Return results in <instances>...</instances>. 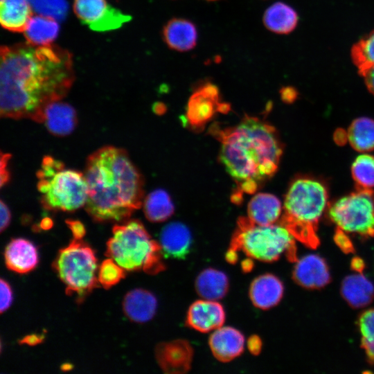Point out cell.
<instances>
[{
	"mask_svg": "<svg viewBox=\"0 0 374 374\" xmlns=\"http://www.w3.org/2000/svg\"><path fill=\"white\" fill-rule=\"evenodd\" d=\"M74 80L71 54L55 45L1 48V117L43 123L46 107L60 100Z\"/></svg>",
	"mask_w": 374,
	"mask_h": 374,
	"instance_id": "obj_1",
	"label": "cell"
},
{
	"mask_svg": "<svg viewBox=\"0 0 374 374\" xmlns=\"http://www.w3.org/2000/svg\"><path fill=\"white\" fill-rule=\"evenodd\" d=\"M87 185L84 205L98 222H124L141 208L143 181L125 150L103 147L88 158L84 173Z\"/></svg>",
	"mask_w": 374,
	"mask_h": 374,
	"instance_id": "obj_2",
	"label": "cell"
},
{
	"mask_svg": "<svg viewBox=\"0 0 374 374\" xmlns=\"http://www.w3.org/2000/svg\"><path fill=\"white\" fill-rule=\"evenodd\" d=\"M213 130L221 143L220 160L241 191L253 193L275 174L283 145L272 125L246 116L235 126Z\"/></svg>",
	"mask_w": 374,
	"mask_h": 374,
	"instance_id": "obj_3",
	"label": "cell"
},
{
	"mask_svg": "<svg viewBox=\"0 0 374 374\" xmlns=\"http://www.w3.org/2000/svg\"><path fill=\"white\" fill-rule=\"evenodd\" d=\"M326 187L321 181L299 177L290 184L285 197L280 224L294 238L311 249L320 244L319 221L328 206Z\"/></svg>",
	"mask_w": 374,
	"mask_h": 374,
	"instance_id": "obj_4",
	"label": "cell"
},
{
	"mask_svg": "<svg viewBox=\"0 0 374 374\" xmlns=\"http://www.w3.org/2000/svg\"><path fill=\"white\" fill-rule=\"evenodd\" d=\"M112 232L106 256L125 270L155 274L165 268L160 244L152 239L140 221L128 220L115 225Z\"/></svg>",
	"mask_w": 374,
	"mask_h": 374,
	"instance_id": "obj_5",
	"label": "cell"
},
{
	"mask_svg": "<svg viewBox=\"0 0 374 374\" xmlns=\"http://www.w3.org/2000/svg\"><path fill=\"white\" fill-rule=\"evenodd\" d=\"M294 236L282 224L258 225L248 217H240L229 251H243L248 257L262 262H274L285 255L296 262Z\"/></svg>",
	"mask_w": 374,
	"mask_h": 374,
	"instance_id": "obj_6",
	"label": "cell"
},
{
	"mask_svg": "<svg viewBox=\"0 0 374 374\" xmlns=\"http://www.w3.org/2000/svg\"><path fill=\"white\" fill-rule=\"evenodd\" d=\"M37 175V188L45 208L71 212L85 205L87 185L82 172L66 169L60 161L47 156L43 159Z\"/></svg>",
	"mask_w": 374,
	"mask_h": 374,
	"instance_id": "obj_7",
	"label": "cell"
},
{
	"mask_svg": "<svg viewBox=\"0 0 374 374\" xmlns=\"http://www.w3.org/2000/svg\"><path fill=\"white\" fill-rule=\"evenodd\" d=\"M53 268L66 285L69 295L76 294L82 300L98 286L95 253L82 240L74 239L60 249Z\"/></svg>",
	"mask_w": 374,
	"mask_h": 374,
	"instance_id": "obj_8",
	"label": "cell"
},
{
	"mask_svg": "<svg viewBox=\"0 0 374 374\" xmlns=\"http://www.w3.org/2000/svg\"><path fill=\"white\" fill-rule=\"evenodd\" d=\"M328 214L339 228L364 238L374 236V191L357 187V190L337 200Z\"/></svg>",
	"mask_w": 374,
	"mask_h": 374,
	"instance_id": "obj_9",
	"label": "cell"
},
{
	"mask_svg": "<svg viewBox=\"0 0 374 374\" xmlns=\"http://www.w3.org/2000/svg\"><path fill=\"white\" fill-rule=\"evenodd\" d=\"M73 10L84 24L96 31L118 28L131 18L106 0H74Z\"/></svg>",
	"mask_w": 374,
	"mask_h": 374,
	"instance_id": "obj_10",
	"label": "cell"
},
{
	"mask_svg": "<svg viewBox=\"0 0 374 374\" xmlns=\"http://www.w3.org/2000/svg\"><path fill=\"white\" fill-rule=\"evenodd\" d=\"M155 356L161 368L166 373H186L190 368L193 350L185 340H175L159 344Z\"/></svg>",
	"mask_w": 374,
	"mask_h": 374,
	"instance_id": "obj_11",
	"label": "cell"
},
{
	"mask_svg": "<svg viewBox=\"0 0 374 374\" xmlns=\"http://www.w3.org/2000/svg\"><path fill=\"white\" fill-rule=\"evenodd\" d=\"M219 91L211 83L199 87L190 98L188 105V118L190 124L199 127L208 121L216 109H227L226 104L219 103Z\"/></svg>",
	"mask_w": 374,
	"mask_h": 374,
	"instance_id": "obj_12",
	"label": "cell"
},
{
	"mask_svg": "<svg viewBox=\"0 0 374 374\" xmlns=\"http://www.w3.org/2000/svg\"><path fill=\"white\" fill-rule=\"evenodd\" d=\"M292 276L298 285L307 289L322 288L331 279L326 260L315 254L307 255L296 261Z\"/></svg>",
	"mask_w": 374,
	"mask_h": 374,
	"instance_id": "obj_13",
	"label": "cell"
},
{
	"mask_svg": "<svg viewBox=\"0 0 374 374\" xmlns=\"http://www.w3.org/2000/svg\"><path fill=\"white\" fill-rule=\"evenodd\" d=\"M225 312L221 304L212 300H199L189 308L186 323L191 328L201 332L216 330L223 325Z\"/></svg>",
	"mask_w": 374,
	"mask_h": 374,
	"instance_id": "obj_14",
	"label": "cell"
},
{
	"mask_svg": "<svg viewBox=\"0 0 374 374\" xmlns=\"http://www.w3.org/2000/svg\"><path fill=\"white\" fill-rule=\"evenodd\" d=\"M209 346L217 359L227 362L243 352L244 338L239 330L233 328L220 327L211 335Z\"/></svg>",
	"mask_w": 374,
	"mask_h": 374,
	"instance_id": "obj_15",
	"label": "cell"
},
{
	"mask_svg": "<svg viewBox=\"0 0 374 374\" xmlns=\"http://www.w3.org/2000/svg\"><path fill=\"white\" fill-rule=\"evenodd\" d=\"M283 292L281 280L273 274H267L253 280L249 288V297L256 308L267 310L280 302Z\"/></svg>",
	"mask_w": 374,
	"mask_h": 374,
	"instance_id": "obj_16",
	"label": "cell"
},
{
	"mask_svg": "<svg viewBox=\"0 0 374 374\" xmlns=\"http://www.w3.org/2000/svg\"><path fill=\"white\" fill-rule=\"evenodd\" d=\"M4 258L7 267L19 274L33 270L38 263L36 247L24 238L12 239L5 249Z\"/></svg>",
	"mask_w": 374,
	"mask_h": 374,
	"instance_id": "obj_17",
	"label": "cell"
},
{
	"mask_svg": "<svg viewBox=\"0 0 374 374\" xmlns=\"http://www.w3.org/2000/svg\"><path fill=\"white\" fill-rule=\"evenodd\" d=\"M191 243L190 232L182 223H170L161 232L159 244L166 256L185 258L190 251Z\"/></svg>",
	"mask_w": 374,
	"mask_h": 374,
	"instance_id": "obj_18",
	"label": "cell"
},
{
	"mask_svg": "<svg viewBox=\"0 0 374 374\" xmlns=\"http://www.w3.org/2000/svg\"><path fill=\"white\" fill-rule=\"evenodd\" d=\"M43 123L53 135L66 136L71 134L76 126V112L69 104L60 100L55 101L46 107Z\"/></svg>",
	"mask_w": 374,
	"mask_h": 374,
	"instance_id": "obj_19",
	"label": "cell"
},
{
	"mask_svg": "<svg viewBox=\"0 0 374 374\" xmlns=\"http://www.w3.org/2000/svg\"><path fill=\"white\" fill-rule=\"evenodd\" d=\"M123 311L132 321L144 323L154 316L157 308L156 297L150 292L135 289L129 292L123 302Z\"/></svg>",
	"mask_w": 374,
	"mask_h": 374,
	"instance_id": "obj_20",
	"label": "cell"
},
{
	"mask_svg": "<svg viewBox=\"0 0 374 374\" xmlns=\"http://www.w3.org/2000/svg\"><path fill=\"white\" fill-rule=\"evenodd\" d=\"M163 37L170 48L178 51H187L196 45L197 28L189 20L174 18L164 26Z\"/></svg>",
	"mask_w": 374,
	"mask_h": 374,
	"instance_id": "obj_21",
	"label": "cell"
},
{
	"mask_svg": "<svg viewBox=\"0 0 374 374\" xmlns=\"http://www.w3.org/2000/svg\"><path fill=\"white\" fill-rule=\"evenodd\" d=\"M281 203L274 195L269 193H258L250 200L247 207V217L258 225L275 224L280 216Z\"/></svg>",
	"mask_w": 374,
	"mask_h": 374,
	"instance_id": "obj_22",
	"label": "cell"
},
{
	"mask_svg": "<svg viewBox=\"0 0 374 374\" xmlns=\"http://www.w3.org/2000/svg\"><path fill=\"white\" fill-rule=\"evenodd\" d=\"M344 299L353 308H363L374 299V285L362 274L346 276L341 285Z\"/></svg>",
	"mask_w": 374,
	"mask_h": 374,
	"instance_id": "obj_23",
	"label": "cell"
},
{
	"mask_svg": "<svg viewBox=\"0 0 374 374\" xmlns=\"http://www.w3.org/2000/svg\"><path fill=\"white\" fill-rule=\"evenodd\" d=\"M31 17V5L28 0H1L0 21L5 29L24 31Z\"/></svg>",
	"mask_w": 374,
	"mask_h": 374,
	"instance_id": "obj_24",
	"label": "cell"
},
{
	"mask_svg": "<svg viewBox=\"0 0 374 374\" xmlns=\"http://www.w3.org/2000/svg\"><path fill=\"white\" fill-rule=\"evenodd\" d=\"M298 21L296 12L283 2L272 4L263 15V23L266 28L278 34L291 33L297 26Z\"/></svg>",
	"mask_w": 374,
	"mask_h": 374,
	"instance_id": "obj_25",
	"label": "cell"
},
{
	"mask_svg": "<svg viewBox=\"0 0 374 374\" xmlns=\"http://www.w3.org/2000/svg\"><path fill=\"white\" fill-rule=\"evenodd\" d=\"M229 289L226 275L217 269L203 270L195 280V290L204 299L216 301L223 298Z\"/></svg>",
	"mask_w": 374,
	"mask_h": 374,
	"instance_id": "obj_26",
	"label": "cell"
},
{
	"mask_svg": "<svg viewBox=\"0 0 374 374\" xmlns=\"http://www.w3.org/2000/svg\"><path fill=\"white\" fill-rule=\"evenodd\" d=\"M55 19L42 15L32 16L24 31L28 43L35 46L50 44L59 32V25Z\"/></svg>",
	"mask_w": 374,
	"mask_h": 374,
	"instance_id": "obj_27",
	"label": "cell"
},
{
	"mask_svg": "<svg viewBox=\"0 0 374 374\" xmlns=\"http://www.w3.org/2000/svg\"><path fill=\"white\" fill-rule=\"evenodd\" d=\"M348 141L360 152L374 150V120L361 117L355 119L348 130Z\"/></svg>",
	"mask_w": 374,
	"mask_h": 374,
	"instance_id": "obj_28",
	"label": "cell"
},
{
	"mask_svg": "<svg viewBox=\"0 0 374 374\" xmlns=\"http://www.w3.org/2000/svg\"><path fill=\"white\" fill-rule=\"evenodd\" d=\"M145 217L151 222H160L168 219L174 212L169 195L161 189L150 193L143 201Z\"/></svg>",
	"mask_w": 374,
	"mask_h": 374,
	"instance_id": "obj_29",
	"label": "cell"
},
{
	"mask_svg": "<svg viewBox=\"0 0 374 374\" xmlns=\"http://www.w3.org/2000/svg\"><path fill=\"white\" fill-rule=\"evenodd\" d=\"M351 173L358 188H372L374 187V156L361 154L351 166Z\"/></svg>",
	"mask_w": 374,
	"mask_h": 374,
	"instance_id": "obj_30",
	"label": "cell"
},
{
	"mask_svg": "<svg viewBox=\"0 0 374 374\" xmlns=\"http://www.w3.org/2000/svg\"><path fill=\"white\" fill-rule=\"evenodd\" d=\"M362 335L361 346L368 361L374 364V309L364 311L358 319Z\"/></svg>",
	"mask_w": 374,
	"mask_h": 374,
	"instance_id": "obj_31",
	"label": "cell"
},
{
	"mask_svg": "<svg viewBox=\"0 0 374 374\" xmlns=\"http://www.w3.org/2000/svg\"><path fill=\"white\" fill-rule=\"evenodd\" d=\"M350 55L358 70L374 62V30L354 44Z\"/></svg>",
	"mask_w": 374,
	"mask_h": 374,
	"instance_id": "obj_32",
	"label": "cell"
},
{
	"mask_svg": "<svg viewBox=\"0 0 374 374\" xmlns=\"http://www.w3.org/2000/svg\"><path fill=\"white\" fill-rule=\"evenodd\" d=\"M124 270L112 258H107L100 266L98 276V282L104 288L109 289L125 277Z\"/></svg>",
	"mask_w": 374,
	"mask_h": 374,
	"instance_id": "obj_33",
	"label": "cell"
},
{
	"mask_svg": "<svg viewBox=\"0 0 374 374\" xmlns=\"http://www.w3.org/2000/svg\"><path fill=\"white\" fill-rule=\"evenodd\" d=\"M31 7L38 13L55 18L64 19L67 11L65 0H28Z\"/></svg>",
	"mask_w": 374,
	"mask_h": 374,
	"instance_id": "obj_34",
	"label": "cell"
},
{
	"mask_svg": "<svg viewBox=\"0 0 374 374\" xmlns=\"http://www.w3.org/2000/svg\"><path fill=\"white\" fill-rule=\"evenodd\" d=\"M334 240L343 252L346 253L354 252L355 249L349 237L339 227L335 231Z\"/></svg>",
	"mask_w": 374,
	"mask_h": 374,
	"instance_id": "obj_35",
	"label": "cell"
},
{
	"mask_svg": "<svg viewBox=\"0 0 374 374\" xmlns=\"http://www.w3.org/2000/svg\"><path fill=\"white\" fill-rule=\"evenodd\" d=\"M1 313L8 310L12 301V292L9 284L3 279L0 280Z\"/></svg>",
	"mask_w": 374,
	"mask_h": 374,
	"instance_id": "obj_36",
	"label": "cell"
},
{
	"mask_svg": "<svg viewBox=\"0 0 374 374\" xmlns=\"http://www.w3.org/2000/svg\"><path fill=\"white\" fill-rule=\"evenodd\" d=\"M358 72L363 77L368 90L374 96V62L358 70Z\"/></svg>",
	"mask_w": 374,
	"mask_h": 374,
	"instance_id": "obj_37",
	"label": "cell"
},
{
	"mask_svg": "<svg viewBox=\"0 0 374 374\" xmlns=\"http://www.w3.org/2000/svg\"><path fill=\"white\" fill-rule=\"evenodd\" d=\"M66 223L71 229L74 239L82 240L86 233L84 224L78 220H67Z\"/></svg>",
	"mask_w": 374,
	"mask_h": 374,
	"instance_id": "obj_38",
	"label": "cell"
},
{
	"mask_svg": "<svg viewBox=\"0 0 374 374\" xmlns=\"http://www.w3.org/2000/svg\"><path fill=\"white\" fill-rule=\"evenodd\" d=\"M10 158V155L9 154H3V152L1 153V186H3L4 184H6L10 177L9 172L7 170V165L8 161Z\"/></svg>",
	"mask_w": 374,
	"mask_h": 374,
	"instance_id": "obj_39",
	"label": "cell"
},
{
	"mask_svg": "<svg viewBox=\"0 0 374 374\" xmlns=\"http://www.w3.org/2000/svg\"><path fill=\"white\" fill-rule=\"evenodd\" d=\"M0 212H1V231H3L10 224L11 220V213L8 206L3 202H0Z\"/></svg>",
	"mask_w": 374,
	"mask_h": 374,
	"instance_id": "obj_40",
	"label": "cell"
},
{
	"mask_svg": "<svg viewBox=\"0 0 374 374\" xmlns=\"http://www.w3.org/2000/svg\"><path fill=\"white\" fill-rule=\"evenodd\" d=\"M281 98L286 103H292L297 98V91L292 87H285L280 90Z\"/></svg>",
	"mask_w": 374,
	"mask_h": 374,
	"instance_id": "obj_41",
	"label": "cell"
},
{
	"mask_svg": "<svg viewBox=\"0 0 374 374\" xmlns=\"http://www.w3.org/2000/svg\"><path fill=\"white\" fill-rule=\"evenodd\" d=\"M44 339V335H37V334L29 335L24 337L20 341V344H26L28 346H35L42 342Z\"/></svg>",
	"mask_w": 374,
	"mask_h": 374,
	"instance_id": "obj_42",
	"label": "cell"
},
{
	"mask_svg": "<svg viewBox=\"0 0 374 374\" xmlns=\"http://www.w3.org/2000/svg\"><path fill=\"white\" fill-rule=\"evenodd\" d=\"M333 139L337 145H344L348 141V132L339 128L334 132Z\"/></svg>",
	"mask_w": 374,
	"mask_h": 374,
	"instance_id": "obj_43",
	"label": "cell"
},
{
	"mask_svg": "<svg viewBox=\"0 0 374 374\" xmlns=\"http://www.w3.org/2000/svg\"><path fill=\"white\" fill-rule=\"evenodd\" d=\"M261 348V342L258 337H252L249 340V348L253 354H257L260 352Z\"/></svg>",
	"mask_w": 374,
	"mask_h": 374,
	"instance_id": "obj_44",
	"label": "cell"
},
{
	"mask_svg": "<svg viewBox=\"0 0 374 374\" xmlns=\"http://www.w3.org/2000/svg\"><path fill=\"white\" fill-rule=\"evenodd\" d=\"M365 264L364 261L358 257L354 258L351 261V267L355 271L360 273L364 269Z\"/></svg>",
	"mask_w": 374,
	"mask_h": 374,
	"instance_id": "obj_45",
	"label": "cell"
},
{
	"mask_svg": "<svg viewBox=\"0 0 374 374\" xmlns=\"http://www.w3.org/2000/svg\"><path fill=\"white\" fill-rule=\"evenodd\" d=\"M52 226L53 222L48 217L44 218L40 223V226L44 230L49 229Z\"/></svg>",
	"mask_w": 374,
	"mask_h": 374,
	"instance_id": "obj_46",
	"label": "cell"
},
{
	"mask_svg": "<svg viewBox=\"0 0 374 374\" xmlns=\"http://www.w3.org/2000/svg\"><path fill=\"white\" fill-rule=\"evenodd\" d=\"M71 368H72V366L70 365L69 364H64L62 366V369L64 370V371H68V370L71 369Z\"/></svg>",
	"mask_w": 374,
	"mask_h": 374,
	"instance_id": "obj_47",
	"label": "cell"
},
{
	"mask_svg": "<svg viewBox=\"0 0 374 374\" xmlns=\"http://www.w3.org/2000/svg\"><path fill=\"white\" fill-rule=\"evenodd\" d=\"M206 1H217V0H206Z\"/></svg>",
	"mask_w": 374,
	"mask_h": 374,
	"instance_id": "obj_48",
	"label": "cell"
}]
</instances>
